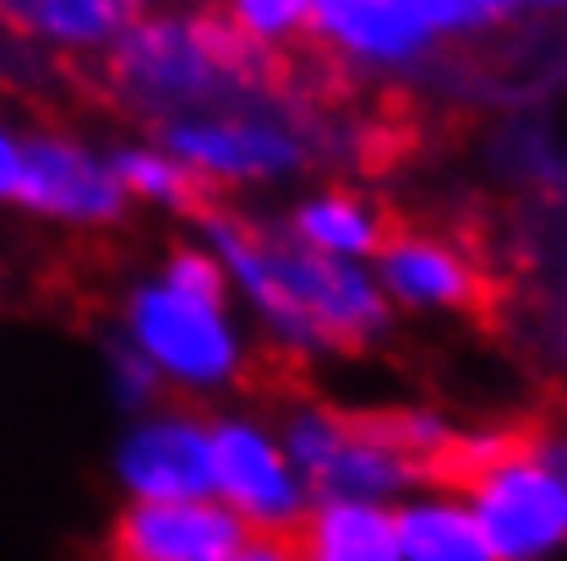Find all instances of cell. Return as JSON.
<instances>
[{
	"label": "cell",
	"instance_id": "cell-1",
	"mask_svg": "<svg viewBox=\"0 0 567 561\" xmlns=\"http://www.w3.org/2000/svg\"><path fill=\"white\" fill-rule=\"evenodd\" d=\"M203 218H208V235L218 240V251L229 257V268L257 294V305L274 316L284 339H295V344H365L388 322L382 294L354 268H344L339 257L262 235V229H251L218 208H208Z\"/></svg>",
	"mask_w": 567,
	"mask_h": 561
},
{
	"label": "cell",
	"instance_id": "cell-2",
	"mask_svg": "<svg viewBox=\"0 0 567 561\" xmlns=\"http://www.w3.org/2000/svg\"><path fill=\"white\" fill-rule=\"evenodd\" d=\"M421 480L464 486L475 496L470 512L492 546V561H540L567 546V447H535L513 436H447Z\"/></svg>",
	"mask_w": 567,
	"mask_h": 561
},
{
	"label": "cell",
	"instance_id": "cell-3",
	"mask_svg": "<svg viewBox=\"0 0 567 561\" xmlns=\"http://www.w3.org/2000/svg\"><path fill=\"white\" fill-rule=\"evenodd\" d=\"M132 328H137V350L186 382H218L235 371V339L218 305H203L169 283H153L132 300Z\"/></svg>",
	"mask_w": 567,
	"mask_h": 561
},
{
	"label": "cell",
	"instance_id": "cell-4",
	"mask_svg": "<svg viewBox=\"0 0 567 561\" xmlns=\"http://www.w3.org/2000/svg\"><path fill=\"white\" fill-rule=\"evenodd\" d=\"M240 546V518L213 501H137L115 518V561H224Z\"/></svg>",
	"mask_w": 567,
	"mask_h": 561
},
{
	"label": "cell",
	"instance_id": "cell-5",
	"mask_svg": "<svg viewBox=\"0 0 567 561\" xmlns=\"http://www.w3.org/2000/svg\"><path fill=\"white\" fill-rule=\"evenodd\" d=\"M110 76L137 98V104H186L208 98L218 82H229L197 44L192 22H142L121 39Z\"/></svg>",
	"mask_w": 567,
	"mask_h": 561
},
{
	"label": "cell",
	"instance_id": "cell-6",
	"mask_svg": "<svg viewBox=\"0 0 567 561\" xmlns=\"http://www.w3.org/2000/svg\"><path fill=\"white\" fill-rule=\"evenodd\" d=\"M17 197L39 212H66V218H115L126 202V186L87 158L82 147L55 137H39L22 147V186Z\"/></svg>",
	"mask_w": 567,
	"mask_h": 561
},
{
	"label": "cell",
	"instance_id": "cell-7",
	"mask_svg": "<svg viewBox=\"0 0 567 561\" xmlns=\"http://www.w3.org/2000/svg\"><path fill=\"white\" fill-rule=\"evenodd\" d=\"M121 475L142 501H203L213 491V436L192 420L142 425L121 453Z\"/></svg>",
	"mask_w": 567,
	"mask_h": 561
},
{
	"label": "cell",
	"instance_id": "cell-8",
	"mask_svg": "<svg viewBox=\"0 0 567 561\" xmlns=\"http://www.w3.org/2000/svg\"><path fill=\"white\" fill-rule=\"evenodd\" d=\"M213 491H224L235 512H246L268 529L295 523V512H300V491L284 469L279 447L262 441L251 425L213 430Z\"/></svg>",
	"mask_w": 567,
	"mask_h": 561
},
{
	"label": "cell",
	"instance_id": "cell-9",
	"mask_svg": "<svg viewBox=\"0 0 567 561\" xmlns=\"http://www.w3.org/2000/svg\"><path fill=\"white\" fill-rule=\"evenodd\" d=\"M169 147L197 175H274L300 158V147L257 121H192L169 126Z\"/></svg>",
	"mask_w": 567,
	"mask_h": 561
},
{
	"label": "cell",
	"instance_id": "cell-10",
	"mask_svg": "<svg viewBox=\"0 0 567 561\" xmlns=\"http://www.w3.org/2000/svg\"><path fill=\"white\" fill-rule=\"evenodd\" d=\"M382 279L393 294H404L415 305H470L481 294L470 262L421 235H393L382 246Z\"/></svg>",
	"mask_w": 567,
	"mask_h": 561
},
{
	"label": "cell",
	"instance_id": "cell-11",
	"mask_svg": "<svg viewBox=\"0 0 567 561\" xmlns=\"http://www.w3.org/2000/svg\"><path fill=\"white\" fill-rule=\"evenodd\" d=\"M300 561H404L393 518L371 501H328L295 540Z\"/></svg>",
	"mask_w": 567,
	"mask_h": 561
},
{
	"label": "cell",
	"instance_id": "cell-12",
	"mask_svg": "<svg viewBox=\"0 0 567 561\" xmlns=\"http://www.w3.org/2000/svg\"><path fill=\"white\" fill-rule=\"evenodd\" d=\"M404 561H492V546L470 507L458 501H415L393 518Z\"/></svg>",
	"mask_w": 567,
	"mask_h": 561
},
{
	"label": "cell",
	"instance_id": "cell-13",
	"mask_svg": "<svg viewBox=\"0 0 567 561\" xmlns=\"http://www.w3.org/2000/svg\"><path fill=\"white\" fill-rule=\"evenodd\" d=\"M295 229L306 235L311 251H328V257H360V251H377L382 246V229L377 218L350 202V197H322V202H306Z\"/></svg>",
	"mask_w": 567,
	"mask_h": 561
},
{
	"label": "cell",
	"instance_id": "cell-14",
	"mask_svg": "<svg viewBox=\"0 0 567 561\" xmlns=\"http://www.w3.org/2000/svg\"><path fill=\"white\" fill-rule=\"evenodd\" d=\"M142 0H28V28H44L55 39H110L137 17Z\"/></svg>",
	"mask_w": 567,
	"mask_h": 561
},
{
	"label": "cell",
	"instance_id": "cell-15",
	"mask_svg": "<svg viewBox=\"0 0 567 561\" xmlns=\"http://www.w3.org/2000/svg\"><path fill=\"white\" fill-rule=\"evenodd\" d=\"M115 180L132 186V191H147V197H164V202H175V208H192V212L218 208L197 169H186V164H175V158H158V153H126V158L115 164Z\"/></svg>",
	"mask_w": 567,
	"mask_h": 561
},
{
	"label": "cell",
	"instance_id": "cell-16",
	"mask_svg": "<svg viewBox=\"0 0 567 561\" xmlns=\"http://www.w3.org/2000/svg\"><path fill=\"white\" fill-rule=\"evenodd\" d=\"M388 6H393L399 17H410L425 33V44H431V33L481 28V22H492V17L513 11V6H567V0H388Z\"/></svg>",
	"mask_w": 567,
	"mask_h": 561
},
{
	"label": "cell",
	"instance_id": "cell-17",
	"mask_svg": "<svg viewBox=\"0 0 567 561\" xmlns=\"http://www.w3.org/2000/svg\"><path fill=\"white\" fill-rule=\"evenodd\" d=\"M311 6H317V0H235V6H229V17H235L251 39H262V44H268V39L289 33Z\"/></svg>",
	"mask_w": 567,
	"mask_h": 561
},
{
	"label": "cell",
	"instance_id": "cell-18",
	"mask_svg": "<svg viewBox=\"0 0 567 561\" xmlns=\"http://www.w3.org/2000/svg\"><path fill=\"white\" fill-rule=\"evenodd\" d=\"M169 289H181V294H192V300H203V305H218V300H224V279H218V268H213L203 251H181V257L169 262Z\"/></svg>",
	"mask_w": 567,
	"mask_h": 561
},
{
	"label": "cell",
	"instance_id": "cell-19",
	"mask_svg": "<svg viewBox=\"0 0 567 561\" xmlns=\"http://www.w3.org/2000/svg\"><path fill=\"white\" fill-rule=\"evenodd\" d=\"M224 561H300V557H295V540H251V546L240 540Z\"/></svg>",
	"mask_w": 567,
	"mask_h": 561
},
{
	"label": "cell",
	"instance_id": "cell-20",
	"mask_svg": "<svg viewBox=\"0 0 567 561\" xmlns=\"http://www.w3.org/2000/svg\"><path fill=\"white\" fill-rule=\"evenodd\" d=\"M17 186H22V153L0 137V197H17Z\"/></svg>",
	"mask_w": 567,
	"mask_h": 561
}]
</instances>
